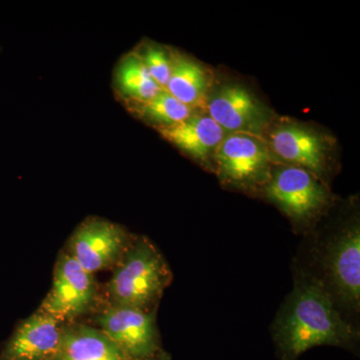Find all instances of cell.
Masks as SVG:
<instances>
[{
    "mask_svg": "<svg viewBox=\"0 0 360 360\" xmlns=\"http://www.w3.org/2000/svg\"><path fill=\"white\" fill-rule=\"evenodd\" d=\"M274 338L281 360H297L319 345L348 347L356 333L335 309L323 285L300 281L274 322Z\"/></svg>",
    "mask_w": 360,
    "mask_h": 360,
    "instance_id": "6da1fadb",
    "label": "cell"
},
{
    "mask_svg": "<svg viewBox=\"0 0 360 360\" xmlns=\"http://www.w3.org/2000/svg\"><path fill=\"white\" fill-rule=\"evenodd\" d=\"M170 279L156 246L146 238H132L106 286L108 304L151 311Z\"/></svg>",
    "mask_w": 360,
    "mask_h": 360,
    "instance_id": "7a4b0ae2",
    "label": "cell"
},
{
    "mask_svg": "<svg viewBox=\"0 0 360 360\" xmlns=\"http://www.w3.org/2000/svg\"><path fill=\"white\" fill-rule=\"evenodd\" d=\"M267 200L298 224L316 217L328 203V188L321 179L302 167L285 165L271 170L264 186Z\"/></svg>",
    "mask_w": 360,
    "mask_h": 360,
    "instance_id": "3957f363",
    "label": "cell"
},
{
    "mask_svg": "<svg viewBox=\"0 0 360 360\" xmlns=\"http://www.w3.org/2000/svg\"><path fill=\"white\" fill-rule=\"evenodd\" d=\"M205 110L229 134L264 137L274 122L271 110L238 82L219 85L206 99Z\"/></svg>",
    "mask_w": 360,
    "mask_h": 360,
    "instance_id": "277c9868",
    "label": "cell"
},
{
    "mask_svg": "<svg viewBox=\"0 0 360 360\" xmlns=\"http://www.w3.org/2000/svg\"><path fill=\"white\" fill-rule=\"evenodd\" d=\"M96 297L94 274L68 252H61L54 267L51 290L37 310L61 323H68L90 311Z\"/></svg>",
    "mask_w": 360,
    "mask_h": 360,
    "instance_id": "5b68a950",
    "label": "cell"
},
{
    "mask_svg": "<svg viewBox=\"0 0 360 360\" xmlns=\"http://www.w3.org/2000/svg\"><path fill=\"white\" fill-rule=\"evenodd\" d=\"M272 155L264 137L229 134L213 155L220 179L231 186H264L271 172Z\"/></svg>",
    "mask_w": 360,
    "mask_h": 360,
    "instance_id": "8992f818",
    "label": "cell"
},
{
    "mask_svg": "<svg viewBox=\"0 0 360 360\" xmlns=\"http://www.w3.org/2000/svg\"><path fill=\"white\" fill-rule=\"evenodd\" d=\"M94 319L131 360H153L162 352L155 311L108 304Z\"/></svg>",
    "mask_w": 360,
    "mask_h": 360,
    "instance_id": "52a82bcc",
    "label": "cell"
},
{
    "mask_svg": "<svg viewBox=\"0 0 360 360\" xmlns=\"http://www.w3.org/2000/svg\"><path fill=\"white\" fill-rule=\"evenodd\" d=\"M131 240L120 225L101 217H89L70 236L66 252L94 274L115 267Z\"/></svg>",
    "mask_w": 360,
    "mask_h": 360,
    "instance_id": "ba28073f",
    "label": "cell"
},
{
    "mask_svg": "<svg viewBox=\"0 0 360 360\" xmlns=\"http://www.w3.org/2000/svg\"><path fill=\"white\" fill-rule=\"evenodd\" d=\"M265 139L272 156L292 167L309 170L321 179L330 158V146L323 134L296 122H283L269 127Z\"/></svg>",
    "mask_w": 360,
    "mask_h": 360,
    "instance_id": "9c48e42d",
    "label": "cell"
},
{
    "mask_svg": "<svg viewBox=\"0 0 360 360\" xmlns=\"http://www.w3.org/2000/svg\"><path fill=\"white\" fill-rule=\"evenodd\" d=\"M324 270L335 295L354 310L360 304V231L348 226L326 246Z\"/></svg>",
    "mask_w": 360,
    "mask_h": 360,
    "instance_id": "30bf717a",
    "label": "cell"
},
{
    "mask_svg": "<svg viewBox=\"0 0 360 360\" xmlns=\"http://www.w3.org/2000/svg\"><path fill=\"white\" fill-rule=\"evenodd\" d=\"M63 324L37 310L23 319L2 345L0 360H54L60 347Z\"/></svg>",
    "mask_w": 360,
    "mask_h": 360,
    "instance_id": "8fae6325",
    "label": "cell"
},
{
    "mask_svg": "<svg viewBox=\"0 0 360 360\" xmlns=\"http://www.w3.org/2000/svg\"><path fill=\"white\" fill-rule=\"evenodd\" d=\"M158 130L180 150L202 162L214 155L219 144L229 134L206 111L198 110L179 124Z\"/></svg>",
    "mask_w": 360,
    "mask_h": 360,
    "instance_id": "7c38bea8",
    "label": "cell"
},
{
    "mask_svg": "<svg viewBox=\"0 0 360 360\" xmlns=\"http://www.w3.org/2000/svg\"><path fill=\"white\" fill-rule=\"evenodd\" d=\"M54 360H131L103 330L84 323L63 324Z\"/></svg>",
    "mask_w": 360,
    "mask_h": 360,
    "instance_id": "4fadbf2b",
    "label": "cell"
},
{
    "mask_svg": "<svg viewBox=\"0 0 360 360\" xmlns=\"http://www.w3.org/2000/svg\"><path fill=\"white\" fill-rule=\"evenodd\" d=\"M210 77L198 61L174 52L172 75L165 90L180 103L198 110L210 96Z\"/></svg>",
    "mask_w": 360,
    "mask_h": 360,
    "instance_id": "5bb4252c",
    "label": "cell"
},
{
    "mask_svg": "<svg viewBox=\"0 0 360 360\" xmlns=\"http://www.w3.org/2000/svg\"><path fill=\"white\" fill-rule=\"evenodd\" d=\"M115 84L123 101L129 104L143 103L162 91L143 61L135 51L123 56L116 66Z\"/></svg>",
    "mask_w": 360,
    "mask_h": 360,
    "instance_id": "9a60e30c",
    "label": "cell"
},
{
    "mask_svg": "<svg viewBox=\"0 0 360 360\" xmlns=\"http://www.w3.org/2000/svg\"><path fill=\"white\" fill-rule=\"evenodd\" d=\"M129 108L142 120L155 124L156 129L179 124L198 111L180 103L165 89L150 101L143 103L129 104Z\"/></svg>",
    "mask_w": 360,
    "mask_h": 360,
    "instance_id": "2e32d148",
    "label": "cell"
},
{
    "mask_svg": "<svg viewBox=\"0 0 360 360\" xmlns=\"http://www.w3.org/2000/svg\"><path fill=\"white\" fill-rule=\"evenodd\" d=\"M139 58L143 61L151 77L161 89H165L172 75L174 52L168 51L162 45L148 42L139 51Z\"/></svg>",
    "mask_w": 360,
    "mask_h": 360,
    "instance_id": "e0dca14e",
    "label": "cell"
},
{
    "mask_svg": "<svg viewBox=\"0 0 360 360\" xmlns=\"http://www.w3.org/2000/svg\"><path fill=\"white\" fill-rule=\"evenodd\" d=\"M153 360H172V356L165 352H161Z\"/></svg>",
    "mask_w": 360,
    "mask_h": 360,
    "instance_id": "ac0fdd59",
    "label": "cell"
}]
</instances>
